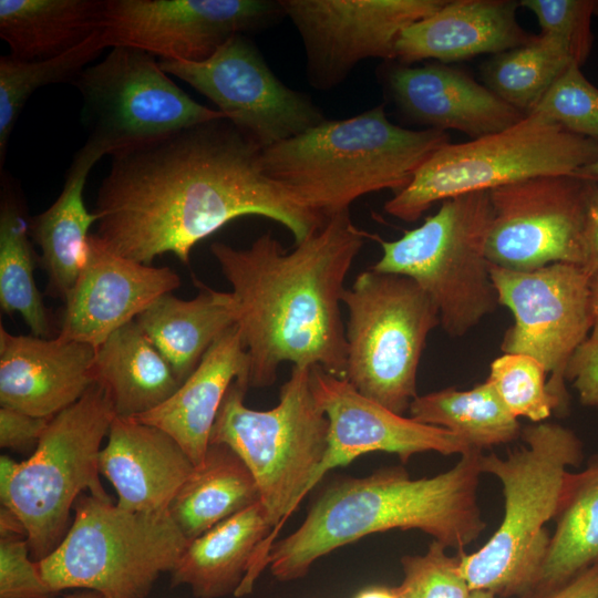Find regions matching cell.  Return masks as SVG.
Returning <instances> with one entry per match:
<instances>
[{"label":"cell","mask_w":598,"mask_h":598,"mask_svg":"<svg viewBox=\"0 0 598 598\" xmlns=\"http://www.w3.org/2000/svg\"><path fill=\"white\" fill-rule=\"evenodd\" d=\"M353 598H399L395 587L370 586L359 591Z\"/></svg>","instance_id":"46"},{"label":"cell","mask_w":598,"mask_h":598,"mask_svg":"<svg viewBox=\"0 0 598 598\" xmlns=\"http://www.w3.org/2000/svg\"><path fill=\"white\" fill-rule=\"evenodd\" d=\"M105 48L102 30L80 45L50 59L23 61L0 58V158L6 156L13 126L28 99L40 87L72 82Z\"/></svg>","instance_id":"35"},{"label":"cell","mask_w":598,"mask_h":598,"mask_svg":"<svg viewBox=\"0 0 598 598\" xmlns=\"http://www.w3.org/2000/svg\"><path fill=\"white\" fill-rule=\"evenodd\" d=\"M489 271L498 305L513 315L502 351L538 360L549 373L547 388L558 401V414H566V368L589 338L594 323L590 275L581 266L567 262L524 271L491 264Z\"/></svg>","instance_id":"13"},{"label":"cell","mask_w":598,"mask_h":598,"mask_svg":"<svg viewBox=\"0 0 598 598\" xmlns=\"http://www.w3.org/2000/svg\"><path fill=\"white\" fill-rule=\"evenodd\" d=\"M195 285L198 293L193 299L163 295L135 319L181 383L213 343L236 324L230 291H217L197 279Z\"/></svg>","instance_id":"27"},{"label":"cell","mask_w":598,"mask_h":598,"mask_svg":"<svg viewBox=\"0 0 598 598\" xmlns=\"http://www.w3.org/2000/svg\"><path fill=\"white\" fill-rule=\"evenodd\" d=\"M50 419L1 406L0 408V446L16 452L35 448Z\"/></svg>","instance_id":"41"},{"label":"cell","mask_w":598,"mask_h":598,"mask_svg":"<svg viewBox=\"0 0 598 598\" xmlns=\"http://www.w3.org/2000/svg\"><path fill=\"white\" fill-rule=\"evenodd\" d=\"M524 442L501 457L482 456V472L503 487L504 516L499 527L476 551L461 557V571L471 590L502 598L523 597L536 584L569 466L584 460L582 442L568 427L539 422L523 427Z\"/></svg>","instance_id":"5"},{"label":"cell","mask_w":598,"mask_h":598,"mask_svg":"<svg viewBox=\"0 0 598 598\" xmlns=\"http://www.w3.org/2000/svg\"><path fill=\"white\" fill-rule=\"evenodd\" d=\"M587 181L571 175L533 177L488 190L491 264L534 270L555 262L582 267Z\"/></svg>","instance_id":"14"},{"label":"cell","mask_w":598,"mask_h":598,"mask_svg":"<svg viewBox=\"0 0 598 598\" xmlns=\"http://www.w3.org/2000/svg\"><path fill=\"white\" fill-rule=\"evenodd\" d=\"M450 143L446 132L393 124L384 105L313 127L264 148L265 172L328 218L367 194L403 189L419 167Z\"/></svg>","instance_id":"4"},{"label":"cell","mask_w":598,"mask_h":598,"mask_svg":"<svg viewBox=\"0 0 598 598\" xmlns=\"http://www.w3.org/2000/svg\"><path fill=\"white\" fill-rule=\"evenodd\" d=\"M519 6L536 17L540 34L561 41L578 65L586 62L594 43L591 22L598 17V0H522Z\"/></svg>","instance_id":"39"},{"label":"cell","mask_w":598,"mask_h":598,"mask_svg":"<svg viewBox=\"0 0 598 598\" xmlns=\"http://www.w3.org/2000/svg\"><path fill=\"white\" fill-rule=\"evenodd\" d=\"M520 598H598V561L560 585Z\"/></svg>","instance_id":"43"},{"label":"cell","mask_w":598,"mask_h":598,"mask_svg":"<svg viewBox=\"0 0 598 598\" xmlns=\"http://www.w3.org/2000/svg\"><path fill=\"white\" fill-rule=\"evenodd\" d=\"M60 598H106V597L93 590L81 589V591L70 594Z\"/></svg>","instance_id":"49"},{"label":"cell","mask_w":598,"mask_h":598,"mask_svg":"<svg viewBox=\"0 0 598 598\" xmlns=\"http://www.w3.org/2000/svg\"><path fill=\"white\" fill-rule=\"evenodd\" d=\"M409 413L413 420L445 429L480 451L514 442L523 430L487 380L470 390L450 386L417 395Z\"/></svg>","instance_id":"32"},{"label":"cell","mask_w":598,"mask_h":598,"mask_svg":"<svg viewBox=\"0 0 598 598\" xmlns=\"http://www.w3.org/2000/svg\"><path fill=\"white\" fill-rule=\"evenodd\" d=\"M573 63L529 114L598 143V87Z\"/></svg>","instance_id":"37"},{"label":"cell","mask_w":598,"mask_h":598,"mask_svg":"<svg viewBox=\"0 0 598 598\" xmlns=\"http://www.w3.org/2000/svg\"><path fill=\"white\" fill-rule=\"evenodd\" d=\"M261 152L223 118L112 155L94 234L145 265L168 252L187 265L200 240L244 216L275 220L300 243L326 218L268 176Z\"/></svg>","instance_id":"1"},{"label":"cell","mask_w":598,"mask_h":598,"mask_svg":"<svg viewBox=\"0 0 598 598\" xmlns=\"http://www.w3.org/2000/svg\"><path fill=\"white\" fill-rule=\"evenodd\" d=\"M368 236L344 210L289 251L271 233L244 249L210 246L231 287L236 326L249 357V386L274 384L285 362L346 379L342 296Z\"/></svg>","instance_id":"2"},{"label":"cell","mask_w":598,"mask_h":598,"mask_svg":"<svg viewBox=\"0 0 598 598\" xmlns=\"http://www.w3.org/2000/svg\"><path fill=\"white\" fill-rule=\"evenodd\" d=\"M271 532L260 501L236 513L188 543L172 586H188L198 598L235 595Z\"/></svg>","instance_id":"25"},{"label":"cell","mask_w":598,"mask_h":598,"mask_svg":"<svg viewBox=\"0 0 598 598\" xmlns=\"http://www.w3.org/2000/svg\"><path fill=\"white\" fill-rule=\"evenodd\" d=\"M260 501L256 481L225 444H209L205 462L179 488L168 513L190 542Z\"/></svg>","instance_id":"30"},{"label":"cell","mask_w":598,"mask_h":598,"mask_svg":"<svg viewBox=\"0 0 598 598\" xmlns=\"http://www.w3.org/2000/svg\"><path fill=\"white\" fill-rule=\"evenodd\" d=\"M578 177L598 183V158L575 173Z\"/></svg>","instance_id":"48"},{"label":"cell","mask_w":598,"mask_h":598,"mask_svg":"<svg viewBox=\"0 0 598 598\" xmlns=\"http://www.w3.org/2000/svg\"><path fill=\"white\" fill-rule=\"evenodd\" d=\"M590 290L592 298L594 323L589 339L598 341V271L590 276Z\"/></svg>","instance_id":"47"},{"label":"cell","mask_w":598,"mask_h":598,"mask_svg":"<svg viewBox=\"0 0 598 598\" xmlns=\"http://www.w3.org/2000/svg\"><path fill=\"white\" fill-rule=\"evenodd\" d=\"M154 55L112 47L73 81L83 99L90 141L115 155L158 142L186 128L226 118L177 86Z\"/></svg>","instance_id":"12"},{"label":"cell","mask_w":598,"mask_h":598,"mask_svg":"<svg viewBox=\"0 0 598 598\" xmlns=\"http://www.w3.org/2000/svg\"><path fill=\"white\" fill-rule=\"evenodd\" d=\"M518 6L512 0H446L401 32L394 59L404 64L426 59L448 63L524 45L535 35L519 25Z\"/></svg>","instance_id":"23"},{"label":"cell","mask_w":598,"mask_h":598,"mask_svg":"<svg viewBox=\"0 0 598 598\" xmlns=\"http://www.w3.org/2000/svg\"><path fill=\"white\" fill-rule=\"evenodd\" d=\"M403 580L395 587L399 598H468L471 588L461 571V557L446 553L433 540L425 554L401 558Z\"/></svg>","instance_id":"38"},{"label":"cell","mask_w":598,"mask_h":598,"mask_svg":"<svg viewBox=\"0 0 598 598\" xmlns=\"http://www.w3.org/2000/svg\"><path fill=\"white\" fill-rule=\"evenodd\" d=\"M547 371L535 358L524 353H503L489 367L487 381L515 417L534 423L558 414V401L547 388Z\"/></svg>","instance_id":"36"},{"label":"cell","mask_w":598,"mask_h":598,"mask_svg":"<svg viewBox=\"0 0 598 598\" xmlns=\"http://www.w3.org/2000/svg\"><path fill=\"white\" fill-rule=\"evenodd\" d=\"M6 535H22L27 536L25 528L20 520V518L17 516L16 513H13L11 509L1 506L0 508V536Z\"/></svg>","instance_id":"45"},{"label":"cell","mask_w":598,"mask_h":598,"mask_svg":"<svg viewBox=\"0 0 598 598\" xmlns=\"http://www.w3.org/2000/svg\"><path fill=\"white\" fill-rule=\"evenodd\" d=\"M236 380L249 385V357L235 324L213 343L171 398L134 419L167 433L199 467L220 405Z\"/></svg>","instance_id":"24"},{"label":"cell","mask_w":598,"mask_h":598,"mask_svg":"<svg viewBox=\"0 0 598 598\" xmlns=\"http://www.w3.org/2000/svg\"><path fill=\"white\" fill-rule=\"evenodd\" d=\"M29 221L13 192L3 189L0 205V306L19 313L31 334L49 338L50 316L35 285V252Z\"/></svg>","instance_id":"33"},{"label":"cell","mask_w":598,"mask_h":598,"mask_svg":"<svg viewBox=\"0 0 598 598\" xmlns=\"http://www.w3.org/2000/svg\"><path fill=\"white\" fill-rule=\"evenodd\" d=\"M30 556L27 536H0V598H56Z\"/></svg>","instance_id":"40"},{"label":"cell","mask_w":598,"mask_h":598,"mask_svg":"<svg viewBox=\"0 0 598 598\" xmlns=\"http://www.w3.org/2000/svg\"><path fill=\"white\" fill-rule=\"evenodd\" d=\"M346 379L362 395L404 414L430 332L440 324L430 297L409 277L360 272L346 288Z\"/></svg>","instance_id":"11"},{"label":"cell","mask_w":598,"mask_h":598,"mask_svg":"<svg viewBox=\"0 0 598 598\" xmlns=\"http://www.w3.org/2000/svg\"><path fill=\"white\" fill-rule=\"evenodd\" d=\"M94 380L109 394L116 416L152 411L182 384L172 367L135 320L96 347Z\"/></svg>","instance_id":"28"},{"label":"cell","mask_w":598,"mask_h":598,"mask_svg":"<svg viewBox=\"0 0 598 598\" xmlns=\"http://www.w3.org/2000/svg\"><path fill=\"white\" fill-rule=\"evenodd\" d=\"M105 0H0V37L10 55H60L101 30Z\"/></svg>","instance_id":"29"},{"label":"cell","mask_w":598,"mask_h":598,"mask_svg":"<svg viewBox=\"0 0 598 598\" xmlns=\"http://www.w3.org/2000/svg\"><path fill=\"white\" fill-rule=\"evenodd\" d=\"M586 406H598V341L587 339L573 354L565 372Z\"/></svg>","instance_id":"42"},{"label":"cell","mask_w":598,"mask_h":598,"mask_svg":"<svg viewBox=\"0 0 598 598\" xmlns=\"http://www.w3.org/2000/svg\"><path fill=\"white\" fill-rule=\"evenodd\" d=\"M96 347L33 334H11L0 326V404L51 419L95 383Z\"/></svg>","instance_id":"20"},{"label":"cell","mask_w":598,"mask_h":598,"mask_svg":"<svg viewBox=\"0 0 598 598\" xmlns=\"http://www.w3.org/2000/svg\"><path fill=\"white\" fill-rule=\"evenodd\" d=\"M389 86L398 106L415 122L444 132L460 131L471 140L503 131L526 116L445 63L395 68Z\"/></svg>","instance_id":"21"},{"label":"cell","mask_w":598,"mask_h":598,"mask_svg":"<svg viewBox=\"0 0 598 598\" xmlns=\"http://www.w3.org/2000/svg\"><path fill=\"white\" fill-rule=\"evenodd\" d=\"M298 30L315 86L331 87L365 59H394L401 32L446 0H281Z\"/></svg>","instance_id":"17"},{"label":"cell","mask_w":598,"mask_h":598,"mask_svg":"<svg viewBox=\"0 0 598 598\" xmlns=\"http://www.w3.org/2000/svg\"><path fill=\"white\" fill-rule=\"evenodd\" d=\"M179 286L173 269L126 258L91 234L85 261L64 299L58 336L99 347Z\"/></svg>","instance_id":"19"},{"label":"cell","mask_w":598,"mask_h":598,"mask_svg":"<svg viewBox=\"0 0 598 598\" xmlns=\"http://www.w3.org/2000/svg\"><path fill=\"white\" fill-rule=\"evenodd\" d=\"M311 382L329 421L327 450L316 484L330 470L367 453H392L406 463L419 453L462 455L473 450L452 432L398 414L362 395L347 379L329 374L319 367L311 368Z\"/></svg>","instance_id":"18"},{"label":"cell","mask_w":598,"mask_h":598,"mask_svg":"<svg viewBox=\"0 0 598 598\" xmlns=\"http://www.w3.org/2000/svg\"><path fill=\"white\" fill-rule=\"evenodd\" d=\"M114 417L105 389L93 383L50 419L32 455L18 462L10 483L0 487L1 506L22 522L34 560L47 557L63 539L71 509L84 491L112 501L100 481L99 456Z\"/></svg>","instance_id":"10"},{"label":"cell","mask_w":598,"mask_h":598,"mask_svg":"<svg viewBox=\"0 0 598 598\" xmlns=\"http://www.w3.org/2000/svg\"><path fill=\"white\" fill-rule=\"evenodd\" d=\"M573 63L561 41L539 34L496 54L483 68V79L492 92L527 115Z\"/></svg>","instance_id":"34"},{"label":"cell","mask_w":598,"mask_h":598,"mask_svg":"<svg viewBox=\"0 0 598 598\" xmlns=\"http://www.w3.org/2000/svg\"><path fill=\"white\" fill-rule=\"evenodd\" d=\"M159 65L210 100L262 150L324 120L305 94L274 74L243 34L234 35L203 61L161 60Z\"/></svg>","instance_id":"15"},{"label":"cell","mask_w":598,"mask_h":598,"mask_svg":"<svg viewBox=\"0 0 598 598\" xmlns=\"http://www.w3.org/2000/svg\"><path fill=\"white\" fill-rule=\"evenodd\" d=\"M586 195L587 228L582 268L591 276L598 271V183L587 181Z\"/></svg>","instance_id":"44"},{"label":"cell","mask_w":598,"mask_h":598,"mask_svg":"<svg viewBox=\"0 0 598 598\" xmlns=\"http://www.w3.org/2000/svg\"><path fill=\"white\" fill-rule=\"evenodd\" d=\"M597 158L598 143L527 114L503 131L439 148L384 210L412 223L436 202L533 177L571 175Z\"/></svg>","instance_id":"9"},{"label":"cell","mask_w":598,"mask_h":598,"mask_svg":"<svg viewBox=\"0 0 598 598\" xmlns=\"http://www.w3.org/2000/svg\"><path fill=\"white\" fill-rule=\"evenodd\" d=\"M468 598H495V595L487 590H472Z\"/></svg>","instance_id":"50"},{"label":"cell","mask_w":598,"mask_h":598,"mask_svg":"<svg viewBox=\"0 0 598 598\" xmlns=\"http://www.w3.org/2000/svg\"><path fill=\"white\" fill-rule=\"evenodd\" d=\"M491 225L488 192L447 198L419 227L395 240L379 239L382 256L370 269L414 280L436 307L443 330L462 337L498 306L487 258Z\"/></svg>","instance_id":"8"},{"label":"cell","mask_w":598,"mask_h":598,"mask_svg":"<svg viewBox=\"0 0 598 598\" xmlns=\"http://www.w3.org/2000/svg\"><path fill=\"white\" fill-rule=\"evenodd\" d=\"M482 456L470 450L431 477L412 478L394 466L332 484L295 532L272 543L266 567L280 581L296 580L332 550L392 529H419L446 548L463 550L486 527L477 501Z\"/></svg>","instance_id":"3"},{"label":"cell","mask_w":598,"mask_h":598,"mask_svg":"<svg viewBox=\"0 0 598 598\" xmlns=\"http://www.w3.org/2000/svg\"><path fill=\"white\" fill-rule=\"evenodd\" d=\"M59 545L38 560L60 594L85 589L106 598H145L162 573L172 571L189 540L168 512H132L81 495Z\"/></svg>","instance_id":"7"},{"label":"cell","mask_w":598,"mask_h":598,"mask_svg":"<svg viewBox=\"0 0 598 598\" xmlns=\"http://www.w3.org/2000/svg\"><path fill=\"white\" fill-rule=\"evenodd\" d=\"M195 465L164 431L134 417H114L99 470L113 485L123 509L168 512Z\"/></svg>","instance_id":"22"},{"label":"cell","mask_w":598,"mask_h":598,"mask_svg":"<svg viewBox=\"0 0 598 598\" xmlns=\"http://www.w3.org/2000/svg\"><path fill=\"white\" fill-rule=\"evenodd\" d=\"M554 520L556 527L530 591L560 585L598 561V454L584 471L568 472Z\"/></svg>","instance_id":"31"},{"label":"cell","mask_w":598,"mask_h":598,"mask_svg":"<svg viewBox=\"0 0 598 598\" xmlns=\"http://www.w3.org/2000/svg\"><path fill=\"white\" fill-rule=\"evenodd\" d=\"M249 385L229 386L214 423L209 444H225L245 463L258 486L272 532L259 551L250 576L258 578L278 529L316 485L323 460L329 421L318 403L311 367L292 365L278 403L269 410L245 404Z\"/></svg>","instance_id":"6"},{"label":"cell","mask_w":598,"mask_h":598,"mask_svg":"<svg viewBox=\"0 0 598 598\" xmlns=\"http://www.w3.org/2000/svg\"><path fill=\"white\" fill-rule=\"evenodd\" d=\"M106 151L87 140L75 154L61 194L29 221L30 236L40 247V264L47 274V293L64 301L85 261L91 226L97 216L84 204L90 171Z\"/></svg>","instance_id":"26"},{"label":"cell","mask_w":598,"mask_h":598,"mask_svg":"<svg viewBox=\"0 0 598 598\" xmlns=\"http://www.w3.org/2000/svg\"><path fill=\"white\" fill-rule=\"evenodd\" d=\"M279 11L265 0H105L101 30L107 47L196 62Z\"/></svg>","instance_id":"16"}]
</instances>
